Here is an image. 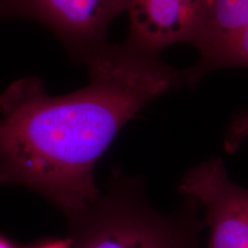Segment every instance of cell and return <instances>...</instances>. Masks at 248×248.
<instances>
[{
    "label": "cell",
    "mask_w": 248,
    "mask_h": 248,
    "mask_svg": "<svg viewBox=\"0 0 248 248\" xmlns=\"http://www.w3.org/2000/svg\"><path fill=\"white\" fill-rule=\"evenodd\" d=\"M89 84L51 95L36 77L0 95V185L35 190L68 221L94 202L98 161L152 100L184 86L182 69L125 42L107 43L86 62Z\"/></svg>",
    "instance_id": "cell-1"
},
{
    "label": "cell",
    "mask_w": 248,
    "mask_h": 248,
    "mask_svg": "<svg viewBox=\"0 0 248 248\" xmlns=\"http://www.w3.org/2000/svg\"><path fill=\"white\" fill-rule=\"evenodd\" d=\"M200 206L184 198L177 210L157 212L144 182L114 171L107 190L70 219L74 248H199Z\"/></svg>",
    "instance_id": "cell-2"
},
{
    "label": "cell",
    "mask_w": 248,
    "mask_h": 248,
    "mask_svg": "<svg viewBox=\"0 0 248 248\" xmlns=\"http://www.w3.org/2000/svg\"><path fill=\"white\" fill-rule=\"evenodd\" d=\"M123 8L124 0H0V16L43 24L84 63L107 44L108 29Z\"/></svg>",
    "instance_id": "cell-3"
},
{
    "label": "cell",
    "mask_w": 248,
    "mask_h": 248,
    "mask_svg": "<svg viewBox=\"0 0 248 248\" xmlns=\"http://www.w3.org/2000/svg\"><path fill=\"white\" fill-rule=\"evenodd\" d=\"M179 193L203 210L207 248H248V190L229 178L224 162L213 157L183 176Z\"/></svg>",
    "instance_id": "cell-4"
},
{
    "label": "cell",
    "mask_w": 248,
    "mask_h": 248,
    "mask_svg": "<svg viewBox=\"0 0 248 248\" xmlns=\"http://www.w3.org/2000/svg\"><path fill=\"white\" fill-rule=\"evenodd\" d=\"M208 0H124L126 42L160 55L167 47L193 44Z\"/></svg>",
    "instance_id": "cell-5"
},
{
    "label": "cell",
    "mask_w": 248,
    "mask_h": 248,
    "mask_svg": "<svg viewBox=\"0 0 248 248\" xmlns=\"http://www.w3.org/2000/svg\"><path fill=\"white\" fill-rule=\"evenodd\" d=\"M248 27V0H208L193 45L198 61L183 69L184 85L194 86L214 71L217 59Z\"/></svg>",
    "instance_id": "cell-6"
},
{
    "label": "cell",
    "mask_w": 248,
    "mask_h": 248,
    "mask_svg": "<svg viewBox=\"0 0 248 248\" xmlns=\"http://www.w3.org/2000/svg\"><path fill=\"white\" fill-rule=\"evenodd\" d=\"M228 68L248 69V27L219 55L214 66V71Z\"/></svg>",
    "instance_id": "cell-7"
},
{
    "label": "cell",
    "mask_w": 248,
    "mask_h": 248,
    "mask_svg": "<svg viewBox=\"0 0 248 248\" xmlns=\"http://www.w3.org/2000/svg\"><path fill=\"white\" fill-rule=\"evenodd\" d=\"M248 139V109H240L229 124L224 137V150L233 154Z\"/></svg>",
    "instance_id": "cell-8"
},
{
    "label": "cell",
    "mask_w": 248,
    "mask_h": 248,
    "mask_svg": "<svg viewBox=\"0 0 248 248\" xmlns=\"http://www.w3.org/2000/svg\"><path fill=\"white\" fill-rule=\"evenodd\" d=\"M31 248H74L73 244H71L70 238H67V239H59V238H55V239H47L45 241H42V243L37 244L36 246Z\"/></svg>",
    "instance_id": "cell-9"
},
{
    "label": "cell",
    "mask_w": 248,
    "mask_h": 248,
    "mask_svg": "<svg viewBox=\"0 0 248 248\" xmlns=\"http://www.w3.org/2000/svg\"><path fill=\"white\" fill-rule=\"evenodd\" d=\"M0 248H16L13 244L9 243L4 237H0Z\"/></svg>",
    "instance_id": "cell-10"
}]
</instances>
